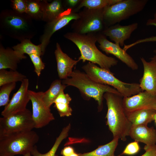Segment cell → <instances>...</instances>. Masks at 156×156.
I'll use <instances>...</instances> for the list:
<instances>
[{
  "label": "cell",
  "instance_id": "obj_1",
  "mask_svg": "<svg viewBox=\"0 0 156 156\" xmlns=\"http://www.w3.org/2000/svg\"><path fill=\"white\" fill-rule=\"evenodd\" d=\"M64 36L77 47L81 54L78 58L79 61L83 62L88 61L108 70L118 64L116 59L104 54L96 47L97 34H80L72 31L66 33Z\"/></svg>",
  "mask_w": 156,
  "mask_h": 156
},
{
  "label": "cell",
  "instance_id": "obj_2",
  "mask_svg": "<svg viewBox=\"0 0 156 156\" xmlns=\"http://www.w3.org/2000/svg\"><path fill=\"white\" fill-rule=\"evenodd\" d=\"M33 19L27 14L12 10H3L0 14V29L3 34L21 42L33 38L36 30Z\"/></svg>",
  "mask_w": 156,
  "mask_h": 156
},
{
  "label": "cell",
  "instance_id": "obj_3",
  "mask_svg": "<svg viewBox=\"0 0 156 156\" xmlns=\"http://www.w3.org/2000/svg\"><path fill=\"white\" fill-rule=\"evenodd\" d=\"M103 97L106 101L107 111L106 123L112 133L113 138L127 140L132 124L128 120L122 104V96L112 92H106Z\"/></svg>",
  "mask_w": 156,
  "mask_h": 156
},
{
  "label": "cell",
  "instance_id": "obj_4",
  "mask_svg": "<svg viewBox=\"0 0 156 156\" xmlns=\"http://www.w3.org/2000/svg\"><path fill=\"white\" fill-rule=\"evenodd\" d=\"M69 77L63 79L62 83L67 86H71L77 88L85 99H94L98 103L99 112L103 108V95L105 93L112 92L122 96L115 88L95 81L85 73L79 70L73 71Z\"/></svg>",
  "mask_w": 156,
  "mask_h": 156
},
{
  "label": "cell",
  "instance_id": "obj_5",
  "mask_svg": "<svg viewBox=\"0 0 156 156\" xmlns=\"http://www.w3.org/2000/svg\"><path fill=\"white\" fill-rule=\"evenodd\" d=\"M82 69L91 79L98 83L110 86L124 97H130L142 91L138 83H127L116 78L110 70L101 68L88 62Z\"/></svg>",
  "mask_w": 156,
  "mask_h": 156
},
{
  "label": "cell",
  "instance_id": "obj_6",
  "mask_svg": "<svg viewBox=\"0 0 156 156\" xmlns=\"http://www.w3.org/2000/svg\"><path fill=\"white\" fill-rule=\"evenodd\" d=\"M39 137L32 130L13 133L0 138V156H23L31 151Z\"/></svg>",
  "mask_w": 156,
  "mask_h": 156
},
{
  "label": "cell",
  "instance_id": "obj_7",
  "mask_svg": "<svg viewBox=\"0 0 156 156\" xmlns=\"http://www.w3.org/2000/svg\"><path fill=\"white\" fill-rule=\"evenodd\" d=\"M148 0H121L103 9L104 20L106 27L128 19L142 11Z\"/></svg>",
  "mask_w": 156,
  "mask_h": 156
},
{
  "label": "cell",
  "instance_id": "obj_8",
  "mask_svg": "<svg viewBox=\"0 0 156 156\" xmlns=\"http://www.w3.org/2000/svg\"><path fill=\"white\" fill-rule=\"evenodd\" d=\"M103 9L84 8L78 12L79 18L74 20L71 25L73 32L80 34L102 33L106 27Z\"/></svg>",
  "mask_w": 156,
  "mask_h": 156
},
{
  "label": "cell",
  "instance_id": "obj_9",
  "mask_svg": "<svg viewBox=\"0 0 156 156\" xmlns=\"http://www.w3.org/2000/svg\"><path fill=\"white\" fill-rule=\"evenodd\" d=\"M34 128L32 113L26 109L0 118V138L14 133L32 130Z\"/></svg>",
  "mask_w": 156,
  "mask_h": 156
},
{
  "label": "cell",
  "instance_id": "obj_10",
  "mask_svg": "<svg viewBox=\"0 0 156 156\" xmlns=\"http://www.w3.org/2000/svg\"><path fill=\"white\" fill-rule=\"evenodd\" d=\"M79 18L78 13L72 8H68L58 17L47 23L44 32L40 38L42 52L44 55L51 37L55 32L67 25L71 21Z\"/></svg>",
  "mask_w": 156,
  "mask_h": 156
},
{
  "label": "cell",
  "instance_id": "obj_11",
  "mask_svg": "<svg viewBox=\"0 0 156 156\" xmlns=\"http://www.w3.org/2000/svg\"><path fill=\"white\" fill-rule=\"evenodd\" d=\"M29 92L32 104V116L35 123V128L43 127L53 120L54 117L50 108L46 106L43 101V92H36L30 90Z\"/></svg>",
  "mask_w": 156,
  "mask_h": 156
},
{
  "label": "cell",
  "instance_id": "obj_12",
  "mask_svg": "<svg viewBox=\"0 0 156 156\" xmlns=\"http://www.w3.org/2000/svg\"><path fill=\"white\" fill-rule=\"evenodd\" d=\"M97 38L100 49L106 54L113 55L132 70L138 68L133 59L118 44L109 41L102 33L97 34Z\"/></svg>",
  "mask_w": 156,
  "mask_h": 156
},
{
  "label": "cell",
  "instance_id": "obj_13",
  "mask_svg": "<svg viewBox=\"0 0 156 156\" xmlns=\"http://www.w3.org/2000/svg\"><path fill=\"white\" fill-rule=\"evenodd\" d=\"M29 80L27 78L21 81L18 91L14 93L9 103L1 112L3 117H7L24 110L30 101L28 87Z\"/></svg>",
  "mask_w": 156,
  "mask_h": 156
},
{
  "label": "cell",
  "instance_id": "obj_14",
  "mask_svg": "<svg viewBox=\"0 0 156 156\" xmlns=\"http://www.w3.org/2000/svg\"><path fill=\"white\" fill-rule=\"evenodd\" d=\"M122 104L126 113L144 109L156 107V96L142 91L130 97H124Z\"/></svg>",
  "mask_w": 156,
  "mask_h": 156
},
{
  "label": "cell",
  "instance_id": "obj_15",
  "mask_svg": "<svg viewBox=\"0 0 156 156\" xmlns=\"http://www.w3.org/2000/svg\"><path fill=\"white\" fill-rule=\"evenodd\" d=\"M138 25L137 23L126 25L117 23L106 27L102 33L114 43L118 44L120 47H124L125 41L130 38Z\"/></svg>",
  "mask_w": 156,
  "mask_h": 156
},
{
  "label": "cell",
  "instance_id": "obj_16",
  "mask_svg": "<svg viewBox=\"0 0 156 156\" xmlns=\"http://www.w3.org/2000/svg\"><path fill=\"white\" fill-rule=\"evenodd\" d=\"M144 68L142 77L140 80V86L142 91L156 96V61H146L140 57Z\"/></svg>",
  "mask_w": 156,
  "mask_h": 156
},
{
  "label": "cell",
  "instance_id": "obj_17",
  "mask_svg": "<svg viewBox=\"0 0 156 156\" xmlns=\"http://www.w3.org/2000/svg\"><path fill=\"white\" fill-rule=\"evenodd\" d=\"M54 53L59 78L63 80L68 78L72 73L74 66L80 61L73 59L64 53L58 42L56 44Z\"/></svg>",
  "mask_w": 156,
  "mask_h": 156
},
{
  "label": "cell",
  "instance_id": "obj_18",
  "mask_svg": "<svg viewBox=\"0 0 156 156\" xmlns=\"http://www.w3.org/2000/svg\"><path fill=\"white\" fill-rule=\"evenodd\" d=\"M129 136L135 141L142 142L147 146H153L156 144V130L153 127L132 126Z\"/></svg>",
  "mask_w": 156,
  "mask_h": 156
},
{
  "label": "cell",
  "instance_id": "obj_19",
  "mask_svg": "<svg viewBox=\"0 0 156 156\" xmlns=\"http://www.w3.org/2000/svg\"><path fill=\"white\" fill-rule=\"evenodd\" d=\"M25 58L19 55L13 49H5L0 46V70L7 68L16 70L18 64L21 60Z\"/></svg>",
  "mask_w": 156,
  "mask_h": 156
},
{
  "label": "cell",
  "instance_id": "obj_20",
  "mask_svg": "<svg viewBox=\"0 0 156 156\" xmlns=\"http://www.w3.org/2000/svg\"><path fill=\"white\" fill-rule=\"evenodd\" d=\"M156 110L153 109H144L126 113L132 126L148 124L154 120L153 117Z\"/></svg>",
  "mask_w": 156,
  "mask_h": 156
},
{
  "label": "cell",
  "instance_id": "obj_21",
  "mask_svg": "<svg viewBox=\"0 0 156 156\" xmlns=\"http://www.w3.org/2000/svg\"><path fill=\"white\" fill-rule=\"evenodd\" d=\"M44 3L43 21L47 23L55 18L66 9L62 0H54L50 3L44 0Z\"/></svg>",
  "mask_w": 156,
  "mask_h": 156
},
{
  "label": "cell",
  "instance_id": "obj_22",
  "mask_svg": "<svg viewBox=\"0 0 156 156\" xmlns=\"http://www.w3.org/2000/svg\"><path fill=\"white\" fill-rule=\"evenodd\" d=\"M67 86L62 83L60 79H56L51 83L49 89L43 92L42 99L46 106L50 108L51 105L59 95L61 92L64 90Z\"/></svg>",
  "mask_w": 156,
  "mask_h": 156
},
{
  "label": "cell",
  "instance_id": "obj_23",
  "mask_svg": "<svg viewBox=\"0 0 156 156\" xmlns=\"http://www.w3.org/2000/svg\"><path fill=\"white\" fill-rule=\"evenodd\" d=\"M12 49L19 55L26 58L25 54L29 55L36 54L43 55L42 51L41 44L36 45L33 44L30 39H25L22 40L21 43L12 47Z\"/></svg>",
  "mask_w": 156,
  "mask_h": 156
},
{
  "label": "cell",
  "instance_id": "obj_24",
  "mask_svg": "<svg viewBox=\"0 0 156 156\" xmlns=\"http://www.w3.org/2000/svg\"><path fill=\"white\" fill-rule=\"evenodd\" d=\"M119 139L113 138L110 142L99 146L95 150L90 152L79 153V156H116L114 152L118 146Z\"/></svg>",
  "mask_w": 156,
  "mask_h": 156
},
{
  "label": "cell",
  "instance_id": "obj_25",
  "mask_svg": "<svg viewBox=\"0 0 156 156\" xmlns=\"http://www.w3.org/2000/svg\"><path fill=\"white\" fill-rule=\"evenodd\" d=\"M62 90L55 101L54 107L60 117L69 116L72 115V110L69 105L72 98L69 95Z\"/></svg>",
  "mask_w": 156,
  "mask_h": 156
},
{
  "label": "cell",
  "instance_id": "obj_26",
  "mask_svg": "<svg viewBox=\"0 0 156 156\" xmlns=\"http://www.w3.org/2000/svg\"><path fill=\"white\" fill-rule=\"evenodd\" d=\"M26 13L33 19L43 21L44 0H26Z\"/></svg>",
  "mask_w": 156,
  "mask_h": 156
},
{
  "label": "cell",
  "instance_id": "obj_27",
  "mask_svg": "<svg viewBox=\"0 0 156 156\" xmlns=\"http://www.w3.org/2000/svg\"><path fill=\"white\" fill-rule=\"evenodd\" d=\"M121 0H81L78 5L74 9L77 11L82 7L94 9H99L115 4Z\"/></svg>",
  "mask_w": 156,
  "mask_h": 156
},
{
  "label": "cell",
  "instance_id": "obj_28",
  "mask_svg": "<svg viewBox=\"0 0 156 156\" xmlns=\"http://www.w3.org/2000/svg\"><path fill=\"white\" fill-rule=\"evenodd\" d=\"M70 128V124L64 128L59 136L56 139L52 147L47 153L44 154L40 153L38 150L35 145L31 152V154L33 156H55L56 152L61 143L68 136Z\"/></svg>",
  "mask_w": 156,
  "mask_h": 156
},
{
  "label": "cell",
  "instance_id": "obj_29",
  "mask_svg": "<svg viewBox=\"0 0 156 156\" xmlns=\"http://www.w3.org/2000/svg\"><path fill=\"white\" fill-rule=\"evenodd\" d=\"M26 77L17 70H0V87L8 83L22 81Z\"/></svg>",
  "mask_w": 156,
  "mask_h": 156
},
{
  "label": "cell",
  "instance_id": "obj_30",
  "mask_svg": "<svg viewBox=\"0 0 156 156\" xmlns=\"http://www.w3.org/2000/svg\"><path fill=\"white\" fill-rule=\"evenodd\" d=\"M146 25L147 26H152L156 27V12L154 14L153 18L147 20ZM148 42H156V36H152L140 39L130 44H125L123 47V49L125 51H127L128 49L138 44Z\"/></svg>",
  "mask_w": 156,
  "mask_h": 156
},
{
  "label": "cell",
  "instance_id": "obj_31",
  "mask_svg": "<svg viewBox=\"0 0 156 156\" xmlns=\"http://www.w3.org/2000/svg\"><path fill=\"white\" fill-rule=\"evenodd\" d=\"M16 83L4 84L0 87V106H5L9 102V96L12 90L15 88Z\"/></svg>",
  "mask_w": 156,
  "mask_h": 156
},
{
  "label": "cell",
  "instance_id": "obj_32",
  "mask_svg": "<svg viewBox=\"0 0 156 156\" xmlns=\"http://www.w3.org/2000/svg\"><path fill=\"white\" fill-rule=\"evenodd\" d=\"M29 55L34 65V71L38 77L40 76L41 71L45 67V64L40 57L41 56L36 54H31Z\"/></svg>",
  "mask_w": 156,
  "mask_h": 156
},
{
  "label": "cell",
  "instance_id": "obj_33",
  "mask_svg": "<svg viewBox=\"0 0 156 156\" xmlns=\"http://www.w3.org/2000/svg\"><path fill=\"white\" fill-rule=\"evenodd\" d=\"M11 2V7L13 10L20 14L26 13V0H12Z\"/></svg>",
  "mask_w": 156,
  "mask_h": 156
},
{
  "label": "cell",
  "instance_id": "obj_34",
  "mask_svg": "<svg viewBox=\"0 0 156 156\" xmlns=\"http://www.w3.org/2000/svg\"><path fill=\"white\" fill-rule=\"evenodd\" d=\"M140 149L138 142L135 141L129 143L126 146L121 155H133L137 153Z\"/></svg>",
  "mask_w": 156,
  "mask_h": 156
},
{
  "label": "cell",
  "instance_id": "obj_35",
  "mask_svg": "<svg viewBox=\"0 0 156 156\" xmlns=\"http://www.w3.org/2000/svg\"><path fill=\"white\" fill-rule=\"evenodd\" d=\"M144 149L145 152L141 156H155L156 144L152 146L145 145Z\"/></svg>",
  "mask_w": 156,
  "mask_h": 156
},
{
  "label": "cell",
  "instance_id": "obj_36",
  "mask_svg": "<svg viewBox=\"0 0 156 156\" xmlns=\"http://www.w3.org/2000/svg\"><path fill=\"white\" fill-rule=\"evenodd\" d=\"M81 1V0H66L63 1V2L65 7L66 6L67 7V8L73 9V8H75V6L77 7Z\"/></svg>",
  "mask_w": 156,
  "mask_h": 156
},
{
  "label": "cell",
  "instance_id": "obj_37",
  "mask_svg": "<svg viewBox=\"0 0 156 156\" xmlns=\"http://www.w3.org/2000/svg\"><path fill=\"white\" fill-rule=\"evenodd\" d=\"M73 148L70 146L64 147L61 151V154L63 156H69L74 153Z\"/></svg>",
  "mask_w": 156,
  "mask_h": 156
},
{
  "label": "cell",
  "instance_id": "obj_38",
  "mask_svg": "<svg viewBox=\"0 0 156 156\" xmlns=\"http://www.w3.org/2000/svg\"><path fill=\"white\" fill-rule=\"evenodd\" d=\"M153 52L154 53L155 55L150 58V59L151 60H153L156 61V49L154 50Z\"/></svg>",
  "mask_w": 156,
  "mask_h": 156
},
{
  "label": "cell",
  "instance_id": "obj_39",
  "mask_svg": "<svg viewBox=\"0 0 156 156\" xmlns=\"http://www.w3.org/2000/svg\"><path fill=\"white\" fill-rule=\"evenodd\" d=\"M69 156H79V155L78 154H77L76 153L74 152Z\"/></svg>",
  "mask_w": 156,
  "mask_h": 156
},
{
  "label": "cell",
  "instance_id": "obj_40",
  "mask_svg": "<svg viewBox=\"0 0 156 156\" xmlns=\"http://www.w3.org/2000/svg\"><path fill=\"white\" fill-rule=\"evenodd\" d=\"M153 120L155 121V123L156 125V113L155 114L154 116Z\"/></svg>",
  "mask_w": 156,
  "mask_h": 156
},
{
  "label": "cell",
  "instance_id": "obj_41",
  "mask_svg": "<svg viewBox=\"0 0 156 156\" xmlns=\"http://www.w3.org/2000/svg\"><path fill=\"white\" fill-rule=\"evenodd\" d=\"M31 153H27V154H25L23 156H31Z\"/></svg>",
  "mask_w": 156,
  "mask_h": 156
},
{
  "label": "cell",
  "instance_id": "obj_42",
  "mask_svg": "<svg viewBox=\"0 0 156 156\" xmlns=\"http://www.w3.org/2000/svg\"><path fill=\"white\" fill-rule=\"evenodd\" d=\"M155 110H156V108L155 109Z\"/></svg>",
  "mask_w": 156,
  "mask_h": 156
},
{
  "label": "cell",
  "instance_id": "obj_43",
  "mask_svg": "<svg viewBox=\"0 0 156 156\" xmlns=\"http://www.w3.org/2000/svg\"><path fill=\"white\" fill-rule=\"evenodd\" d=\"M155 156H156V154H155Z\"/></svg>",
  "mask_w": 156,
  "mask_h": 156
},
{
  "label": "cell",
  "instance_id": "obj_44",
  "mask_svg": "<svg viewBox=\"0 0 156 156\" xmlns=\"http://www.w3.org/2000/svg\"></svg>",
  "mask_w": 156,
  "mask_h": 156
}]
</instances>
